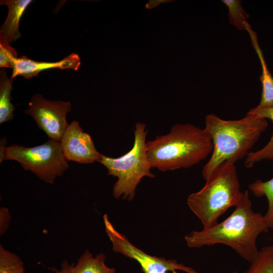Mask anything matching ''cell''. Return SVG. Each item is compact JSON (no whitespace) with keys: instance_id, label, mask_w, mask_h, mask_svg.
Returning <instances> with one entry per match:
<instances>
[{"instance_id":"obj_8","label":"cell","mask_w":273,"mask_h":273,"mask_svg":"<svg viewBox=\"0 0 273 273\" xmlns=\"http://www.w3.org/2000/svg\"><path fill=\"white\" fill-rule=\"evenodd\" d=\"M25 113L31 116L50 140L60 142L68 126L67 114L72 109L70 101H52L40 94L33 95Z\"/></svg>"},{"instance_id":"obj_7","label":"cell","mask_w":273,"mask_h":273,"mask_svg":"<svg viewBox=\"0 0 273 273\" xmlns=\"http://www.w3.org/2000/svg\"><path fill=\"white\" fill-rule=\"evenodd\" d=\"M106 232L116 253L136 261L144 273H167L181 270L186 273H198L194 268L173 259L151 256L133 245L125 236L119 233L109 221L107 214L103 216Z\"/></svg>"},{"instance_id":"obj_5","label":"cell","mask_w":273,"mask_h":273,"mask_svg":"<svg viewBox=\"0 0 273 273\" xmlns=\"http://www.w3.org/2000/svg\"><path fill=\"white\" fill-rule=\"evenodd\" d=\"M146 124L138 122L135 125L134 143L131 149L118 158H111L101 154L99 162L108 169V175L118 178L114 184V198L121 197L131 201L141 179L145 177H154L147 157Z\"/></svg>"},{"instance_id":"obj_14","label":"cell","mask_w":273,"mask_h":273,"mask_svg":"<svg viewBox=\"0 0 273 273\" xmlns=\"http://www.w3.org/2000/svg\"><path fill=\"white\" fill-rule=\"evenodd\" d=\"M247 114L257 117L269 119L273 122V106L251 109ZM273 160V132L268 143L262 149L250 152L246 156L244 165L247 168H251L256 162L263 160Z\"/></svg>"},{"instance_id":"obj_20","label":"cell","mask_w":273,"mask_h":273,"mask_svg":"<svg viewBox=\"0 0 273 273\" xmlns=\"http://www.w3.org/2000/svg\"><path fill=\"white\" fill-rule=\"evenodd\" d=\"M17 58L16 50L10 46L5 35L0 32V67L13 68Z\"/></svg>"},{"instance_id":"obj_17","label":"cell","mask_w":273,"mask_h":273,"mask_svg":"<svg viewBox=\"0 0 273 273\" xmlns=\"http://www.w3.org/2000/svg\"><path fill=\"white\" fill-rule=\"evenodd\" d=\"M250 263L244 273H273V245L262 248Z\"/></svg>"},{"instance_id":"obj_15","label":"cell","mask_w":273,"mask_h":273,"mask_svg":"<svg viewBox=\"0 0 273 273\" xmlns=\"http://www.w3.org/2000/svg\"><path fill=\"white\" fill-rule=\"evenodd\" d=\"M14 79L8 78L3 68L0 71V124L13 119L15 107L11 102Z\"/></svg>"},{"instance_id":"obj_23","label":"cell","mask_w":273,"mask_h":273,"mask_svg":"<svg viewBox=\"0 0 273 273\" xmlns=\"http://www.w3.org/2000/svg\"><path fill=\"white\" fill-rule=\"evenodd\" d=\"M173 273H177L176 271H174L173 272ZM229 273H237V271H233V272H229Z\"/></svg>"},{"instance_id":"obj_11","label":"cell","mask_w":273,"mask_h":273,"mask_svg":"<svg viewBox=\"0 0 273 273\" xmlns=\"http://www.w3.org/2000/svg\"><path fill=\"white\" fill-rule=\"evenodd\" d=\"M106 258L103 253L94 257L88 250H86L76 263L70 264L67 260H64L61 263L60 269L55 267L50 269L54 273H116L114 268L106 264Z\"/></svg>"},{"instance_id":"obj_13","label":"cell","mask_w":273,"mask_h":273,"mask_svg":"<svg viewBox=\"0 0 273 273\" xmlns=\"http://www.w3.org/2000/svg\"><path fill=\"white\" fill-rule=\"evenodd\" d=\"M252 44L259 59L262 74L260 80L262 84V94L258 108H265L273 106V77L271 74L264 60L263 53L258 43L257 34L252 29L249 24L246 26Z\"/></svg>"},{"instance_id":"obj_1","label":"cell","mask_w":273,"mask_h":273,"mask_svg":"<svg viewBox=\"0 0 273 273\" xmlns=\"http://www.w3.org/2000/svg\"><path fill=\"white\" fill-rule=\"evenodd\" d=\"M264 215L254 212L248 191L243 193L240 200L231 214L223 221L200 231H193L185 236L190 248L223 244L250 262L257 255L258 236L268 231Z\"/></svg>"},{"instance_id":"obj_3","label":"cell","mask_w":273,"mask_h":273,"mask_svg":"<svg viewBox=\"0 0 273 273\" xmlns=\"http://www.w3.org/2000/svg\"><path fill=\"white\" fill-rule=\"evenodd\" d=\"M146 146L152 167L161 171L192 167L213 150L211 139L204 129L191 123L174 124L169 133L148 141Z\"/></svg>"},{"instance_id":"obj_9","label":"cell","mask_w":273,"mask_h":273,"mask_svg":"<svg viewBox=\"0 0 273 273\" xmlns=\"http://www.w3.org/2000/svg\"><path fill=\"white\" fill-rule=\"evenodd\" d=\"M60 142L68 161L90 164L101 159L102 154L96 150L91 136L83 131L76 120L68 125Z\"/></svg>"},{"instance_id":"obj_4","label":"cell","mask_w":273,"mask_h":273,"mask_svg":"<svg viewBox=\"0 0 273 273\" xmlns=\"http://www.w3.org/2000/svg\"><path fill=\"white\" fill-rule=\"evenodd\" d=\"M204 187L191 194L187 204L200 219L203 229L216 224L218 218L230 208L235 207L243 193L235 163H221L205 180Z\"/></svg>"},{"instance_id":"obj_18","label":"cell","mask_w":273,"mask_h":273,"mask_svg":"<svg viewBox=\"0 0 273 273\" xmlns=\"http://www.w3.org/2000/svg\"><path fill=\"white\" fill-rule=\"evenodd\" d=\"M0 273H25L24 263L15 253L0 246Z\"/></svg>"},{"instance_id":"obj_6","label":"cell","mask_w":273,"mask_h":273,"mask_svg":"<svg viewBox=\"0 0 273 273\" xmlns=\"http://www.w3.org/2000/svg\"><path fill=\"white\" fill-rule=\"evenodd\" d=\"M5 160L18 162L25 170L34 173L40 179L54 184L69 168L60 142L49 140L41 145L26 147L13 144L7 147Z\"/></svg>"},{"instance_id":"obj_12","label":"cell","mask_w":273,"mask_h":273,"mask_svg":"<svg viewBox=\"0 0 273 273\" xmlns=\"http://www.w3.org/2000/svg\"><path fill=\"white\" fill-rule=\"evenodd\" d=\"M31 0H3L1 5H6L8 8L7 17L1 27L0 32L6 37L10 43L14 42L21 36L19 31V22L21 17Z\"/></svg>"},{"instance_id":"obj_10","label":"cell","mask_w":273,"mask_h":273,"mask_svg":"<svg viewBox=\"0 0 273 273\" xmlns=\"http://www.w3.org/2000/svg\"><path fill=\"white\" fill-rule=\"evenodd\" d=\"M80 65L79 55L72 53L62 60L54 62H37L22 56L14 61L13 72L11 78L14 79L17 76H23L26 79H30L37 76L43 70L53 68L60 69H71L77 71Z\"/></svg>"},{"instance_id":"obj_2","label":"cell","mask_w":273,"mask_h":273,"mask_svg":"<svg viewBox=\"0 0 273 273\" xmlns=\"http://www.w3.org/2000/svg\"><path fill=\"white\" fill-rule=\"evenodd\" d=\"M205 123L213 145L211 157L201 172L205 180L223 162L235 163L246 156L267 126L266 119L247 113L242 119L230 120L210 114Z\"/></svg>"},{"instance_id":"obj_22","label":"cell","mask_w":273,"mask_h":273,"mask_svg":"<svg viewBox=\"0 0 273 273\" xmlns=\"http://www.w3.org/2000/svg\"><path fill=\"white\" fill-rule=\"evenodd\" d=\"M7 139L6 138H3L1 140L0 145V162L5 160V152L6 148Z\"/></svg>"},{"instance_id":"obj_21","label":"cell","mask_w":273,"mask_h":273,"mask_svg":"<svg viewBox=\"0 0 273 273\" xmlns=\"http://www.w3.org/2000/svg\"><path fill=\"white\" fill-rule=\"evenodd\" d=\"M11 221V215L8 209L1 207L0 209V234L4 235L7 231Z\"/></svg>"},{"instance_id":"obj_16","label":"cell","mask_w":273,"mask_h":273,"mask_svg":"<svg viewBox=\"0 0 273 273\" xmlns=\"http://www.w3.org/2000/svg\"><path fill=\"white\" fill-rule=\"evenodd\" d=\"M249 189L256 197L267 198L268 206L264 216L268 228H273V177L265 181L257 179L249 185Z\"/></svg>"},{"instance_id":"obj_19","label":"cell","mask_w":273,"mask_h":273,"mask_svg":"<svg viewBox=\"0 0 273 273\" xmlns=\"http://www.w3.org/2000/svg\"><path fill=\"white\" fill-rule=\"evenodd\" d=\"M222 2L228 8L230 23L239 30H246L249 15L243 9L241 1L222 0Z\"/></svg>"}]
</instances>
